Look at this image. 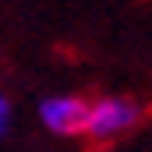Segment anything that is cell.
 <instances>
[{
  "instance_id": "cell-1",
  "label": "cell",
  "mask_w": 152,
  "mask_h": 152,
  "mask_svg": "<svg viewBox=\"0 0 152 152\" xmlns=\"http://www.w3.org/2000/svg\"><path fill=\"white\" fill-rule=\"evenodd\" d=\"M88 103L85 99H78V96H60V99H46L42 106H39V113L42 120L53 127V131H60V134H85V127H88Z\"/></svg>"
},
{
  "instance_id": "cell-2",
  "label": "cell",
  "mask_w": 152,
  "mask_h": 152,
  "mask_svg": "<svg viewBox=\"0 0 152 152\" xmlns=\"http://www.w3.org/2000/svg\"><path fill=\"white\" fill-rule=\"evenodd\" d=\"M134 117H138V106H134V103L103 99V103H96V106L88 110V127H85V134H92L96 142L113 138L117 131H124L127 124H134Z\"/></svg>"
},
{
  "instance_id": "cell-3",
  "label": "cell",
  "mask_w": 152,
  "mask_h": 152,
  "mask_svg": "<svg viewBox=\"0 0 152 152\" xmlns=\"http://www.w3.org/2000/svg\"><path fill=\"white\" fill-rule=\"evenodd\" d=\"M4 127H7V99L0 96V131H4Z\"/></svg>"
}]
</instances>
